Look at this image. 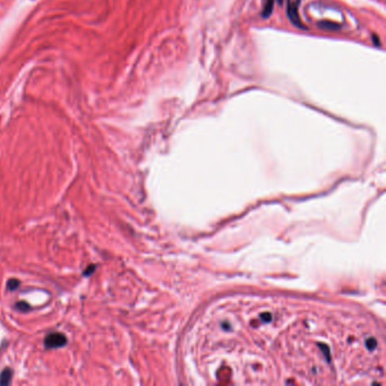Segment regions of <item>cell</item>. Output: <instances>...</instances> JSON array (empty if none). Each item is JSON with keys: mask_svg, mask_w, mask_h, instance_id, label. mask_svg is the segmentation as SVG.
Instances as JSON below:
<instances>
[{"mask_svg": "<svg viewBox=\"0 0 386 386\" xmlns=\"http://www.w3.org/2000/svg\"><path fill=\"white\" fill-rule=\"evenodd\" d=\"M299 5H300V0H288L287 14H288V17H289V19L294 25L298 27H304L302 22H300Z\"/></svg>", "mask_w": 386, "mask_h": 386, "instance_id": "1", "label": "cell"}, {"mask_svg": "<svg viewBox=\"0 0 386 386\" xmlns=\"http://www.w3.org/2000/svg\"><path fill=\"white\" fill-rule=\"evenodd\" d=\"M67 343L66 336L62 333H52L49 334L46 340H44V345L47 349H56V348H62Z\"/></svg>", "mask_w": 386, "mask_h": 386, "instance_id": "2", "label": "cell"}, {"mask_svg": "<svg viewBox=\"0 0 386 386\" xmlns=\"http://www.w3.org/2000/svg\"><path fill=\"white\" fill-rule=\"evenodd\" d=\"M11 377H13V371L10 368L3 369L2 373L0 374V385H8L11 382Z\"/></svg>", "mask_w": 386, "mask_h": 386, "instance_id": "3", "label": "cell"}, {"mask_svg": "<svg viewBox=\"0 0 386 386\" xmlns=\"http://www.w3.org/2000/svg\"><path fill=\"white\" fill-rule=\"evenodd\" d=\"M272 8H273V0H266L265 6H264V17H267V16L271 15Z\"/></svg>", "mask_w": 386, "mask_h": 386, "instance_id": "4", "label": "cell"}, {"mask_svg": "<svg viewBox=\"0 0 386 386\" xmlns=\"http://www.w3.org/2000/svg\"><path fill=\"white\" fill-rule=\"evenodd\" d=\"M7 287H8V289L11 290V291L16 290L19 287V281H18V280H16V279H11L10 281H8Z\"/></svg>", "mask_w": 386, "mask_h": 386, "instance_id": "5", "label": "cell"}, {"mask_svg": "<svg viewBox=\"0 0 386 386\" xmlns=\"http://www.w3.org/2000/svg\"><path fill=\"white\" fill-rule=\"evenodd\" d=\"M16 308H17V309H19V310H22V311H26V310L30 309V307H28V305L25 304V303H18V304H16Z\"/></svg>", "mask_w": 386, "mask_h": 386, "instance_id": "6", "label": "cell"}]
</instances>
